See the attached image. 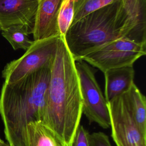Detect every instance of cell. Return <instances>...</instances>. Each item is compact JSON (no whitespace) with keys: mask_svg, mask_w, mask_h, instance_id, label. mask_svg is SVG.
Here are the masks:
<instances>
[{"mask_svg":"<svg viewBox=\"0 0 146 146\" xmlns=\"http://www.w3.org/2000/svg\"><path fill=\"white\" fill-rule=\"evenodd\" d=\"M83 115V99L75 60L59 36L51 66L42 121L64 146H72Z\"/></svg>","mask_w":146,"mask_h":146,"instance_id":"obj_1","label":"cell"},{"mask_svg":"<svg viewBox=\"0 0 146 146\" xmlns=\"http://www.w3.org/2000/svg\"><path fill=\"white\" fill-rule=\"evenodd\" d=\"M51 63L15 83L2 85L0 116L9 146H28L27 125L42 120Z\"/></svg>","mask_w":146,"mask_h":146,"instance_id":"obj_2","label":"cell"},{"mask_svg":"<svg viewBox=\"0 0 146 146\" xmlns=\"http://www.w3.org/2000/svg\"><path fill=\"white\" fill-rule=\"evenodd\" d=\"M123 26L121 1L117 0L71 24L64 38L76 61L107 42L122 38Z\"/></svg>","mask_w":146,"mask_h":146,"instance_id":"obj_3","label":"cell"},{"mask_svg":"<svg viewBox=\"0 0 146 146\" xmlns=\"http://www.w3.org/2000/svg\"><path fill=\"white\" fill-rule=\"evenodd\" d=\"M145 54L146 44L117 38L100 46L81 60L104 72L111 68L132 66Z\"/></svg>","mask_w":146,"mask_h":146,"instance_id":"obj_4","label":"cell"},{"mask_svg":"<svg viewBox=\"0 0 146 146\" xmlns=\"http://www.w3.org/2000/svg\"><path fill=\"white\" fill-rule=\"evenodd\" d=\"M60 36L34 40L19 58L7 63L2 71L4 83L10 84L51 64L55 56Z\"/></svg>","mask_w":146,"mask_h":146,"instance_id":"obj_5","label":"cell"},{"mask_svg":"<svg viewBox=\"0 0 146 146\" xmlns=\"http://www.w3.org/2000/svg\"><path fill=\"white\" fill-rule=\"evenodd\" d=\"M83 99V114L90 123L104 129L110 127L107 102L96 81L94 70L83 60L75 61Z\"/></svg>","mask_w":146,"mask_h":146,"instance_id":"obj_6","label":"cell"},{"mask_svg":"<svg viewBox=\"0 0 146 146\" xmlns=\"http://www.w3.org/2000/svg\"><path fill=\"white\" fill-rule=\"evenodd\" d=\"M107 106L111 136L116 145L146 146V137L143 135L133 118L125 92L107 102Z\"/></svg>","mask_w":146,"mask_h":146,"instance_id":"obj_7","label":"cell"},{"mask_svg":"<svg viewBox=\"0 0 146 146\" xmlns=\"http://www.w3.org/2000/svg\"><path fill=\"white\" fill-rule=\"evenodd\" d=\"M38 4V0H0V30L21 26L33 34Z\"/></svg>","mask_w":146,"mask_h":146,"instance_id":"obj_8","label":"cell"},{"mask_svg":"<svg viewBox=\"0 0 146 146\" xmlns=\"http://www.w3.org/2000/svg\"><path fill=\"white\" fill-rule=\"evenodd\" d=\"M124 15L121 38L146 44V0H121Z\"/></svg>","mask_w":146,"mask_h":146,"instance_id":"obj_9","label":"cell"},{"mask_svg":"<svg viewBox=\"0 0 146 146\" xmlns=\"http://www.w3.org/2000/svg\"><path fill=\"white\" fill-rule=\"evenodd\" d=\"M63 0H38L33 30L34 40L60 36L58 17Z\"/></svg>","mask_w":146,"mask_h":146,"instance_id":"obj_10","label":"cell"},{"mask_svg":"<svg viewBox=\"0 0 146 146\" xmlns=\"http://www.w3.org/2000/svg\"><path fill=\"white\" fill-rule=\"evenodd\" d=\"M103 73L105 79L104 98L107 102L125 92L134 83L133 65L111 68Z\"/></svg>","mask_w":146,"mask_h":146,"instance_id":"obj_11","label":"cell"},{"mask_svg":"<svg viewBox=\"0 0 146 146\" xmlns=\"http://www.w3.org/2000/svg\"><path fill=\"white\" fill-rule=\"evenodd\" d=\"M26 132L28 146H64L42 120L29 123Z\"/></svg>","mask_w":146,"mask_h":146,"instance_id":"obj_12","label":"cell"},{"mask_svg":"<svg viewBox=\"0 0 146 146\" xmlns=\"http://www.w3.org/2000/svg\"><path fill=\"white\" fill-rule=\"evenodd\" d=\"M125 94L133 118L143 135L146 137L145 97L134 83Z\"/></svg>","mask_w":146,"mask_h":146,"instance_id":"obj_13","label":"cell"},{"mask_svg":"<svg viewBox=\"0 0 146 146\" xmlns=\"http://www.w3.org/2000/svg\"><path fill=\"white\" fill-rule=\"evenodd\" d=\"M29 29L21 26H14L2 30V36L9 42L15 50L22 49L26 51L33 43L29 35L30 34Z\"/></svg>","mask_w":146,"mask_h":146,"instance_id":"obj_14","label":"cell"},{"mask_svg":"<svg viewBox=\"0 0 146 146\" xmlns=\"http://www.w3.org/2000/svg\"><path fill=\"white\" fill-rule=\"evenodd\" d=\"M76 0H63L58 17V27L60 36L64 37L72 24Z\"/></svg>","mask_w":146,"mask_h":146,"instance_id":"obj_15","label":"cell"},{"mask_svg":"<svg viewBox=\"0 0 146 146\" xmlns=\"http://www.w3.org/2000/svg\"><path fill=\"white\" fill-rule=\"evenodd\" d=\"M117 0H76L72 24L88 14Z\"/></svg>","mask_w":146,"mask_h":146,"instance_id":"obj_16","label":"cell"},{"mask_svg":"<svg viewBox=\"0 0 146 146\" xmlns=\"http://www.w3.org/2000/svg\"><path fill=\"white\" fill-rule=\"evenodd\" d=\"M88 140L89 146H112L108 136L102 132L90 134Z\"/></svg>","mask_w":146,"mask_h":146,"instance_id":"obj_17","label":"cell"},{"mask_svg":"<svg viewBox=\"0 0 146 146\" xmlns=\"http://www.w3.org/2000/svg\"><path fill=\"white\" fill-rule=\"evenodd\" d=\"M89 135L88 131L83 125H79L72 146H89Z\"/></svg>","mask_w":146,"mask_h":146,"instance_id":"obj_18","label":"cell"},{"mask_svg":"<svg viewBox=\"0 0 146 146\" xmlns=\"http://www.w3.org/2000/svg\"><path fill=\"white\" fill-rule=\"evenodd\" d=\"M0 146H9V144L5 143L1 138H0Z\"/></svg>","mask_w":146,"mask_h":146,"instance_id":"obj_19","label":"cell"}]
</instances>
